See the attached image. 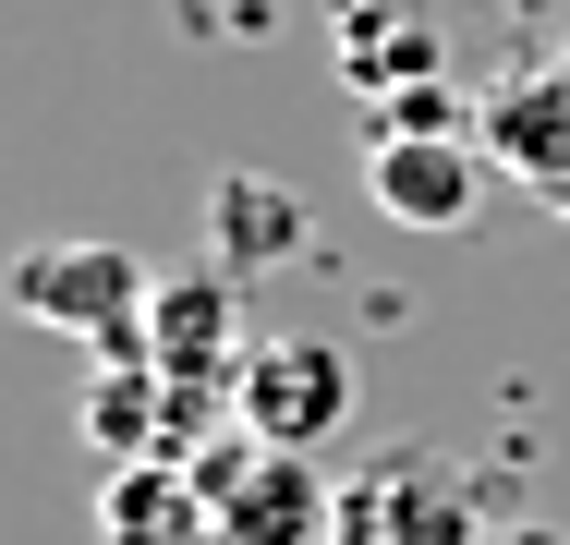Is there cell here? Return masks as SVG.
I'll use <instances>...</instances> for the list:
<instances>
[{"mask_svg": "<svg viewBox=\"0 0 570 545\" xmlns=\"http://www.w3.org/2000/svg\"><path fill=\"white\" fill-rule=\"evenodd\" d=\"M146 364L170 388H243V279L195 267V279H158L146 304Z\"/></svg>", "mask_w": 570, "mask_h": 545, "instance_id": "6", "label": "cell"}, {"mask_svg": "<svg viewBox=\"0 0 570 545\" xmlns=\"http://www.w3.org/2000/svg\"><path fill=\"white\" fill-rule=\"evenodd\" d=\"M485 509L438 448H389L341 485V545H473Z\"/></svg>", "mask_w": 570, "mask_h": 545, "instance_id": "4", "label": "cell"}, {"mask_svg": "<svg viewBox=\"0 0 570 545\" xmlns=\"http://www.w3.org/2000/svg\"><path fill=\"white\" fill-rule=\"evenodd\" d=\"M207 242H219L230 279H255V267H292L304 242H316V218L292 182H267V170H219L207 182Z\"/></svg>", "mask_w": 570, "mask_h": 545, "instance_id": "11", "label": "cell"}, {"mask_svg": "<svg viewBox=\"0 0 570 545\" xmlns=\"http://www.w3.org/2000/svg\"><path fill=\"white\" fill-rule=\"evenodd\" d=\"M559 61H570V49H559Z\"/></svg>", "mask_w": 570, "mask_h": 545, "instance_id": "16", "label": "cell"}, {"mask_svg": "<svg viewBox=\"0 0 570 545\" xmlns=\"http://www.w3.org/2000/svg\"><path fill=\"white\" fill-rule=\"evenodd\" d=\"M86 436H98L110 473H134V460H195L183 448V388L158 364H86Z\"/></svg>", "mask_w": 570, "mask_h": 545, "instance_id": "9", "label": "cell"}, {"mask_svg": "<svg viewBox=\"0 0 570 545\" xmlns=\"http://www.w3.org/2000/svg\"><path fill=\"white\" fill-rule=\"evenodd\" d=\"M98 534H110V545H230L219 534V497L195 485V460L98 473Z\"/></svg>", "mask_w": 570, "mask_h": 545, "instance_id": "8", "label": "cell"}, {"mask_svg": "<svg viewBox=\"0 0 570 545\" xmlns=\"http://www.w3.org/2000/svg\"><path fill=\"white\" fill-rule=\"evenodd\" d=\"M485 146L473 133H364V207L389 230H461L485 195Z\"/></svg>", "mask_w": 570, "mask_h": 545, "instance_id": "5", "label": "cell"}, {"mask_svg": "<svg viewBox=\"0 0 570 545\" xmlns=\"http://www.w3.org/2000/svg\"><path fill=\"white\" fill-rule=\"evenodd\" d=\"M547 218H559V230H570V195H547Z\"/></svg>", "mask_w": 570, "mask_h": 545, "instance_id": "14", "label": "cell"}, {"mask_svg": "<svg viewBox=\"0 0 570 545\" xmlns=\"http://www.w3.org/2000/svg\"><path fill=\"white\" fill-rule=\"evenodd\" d=\"M12 304L61 339H86L98 364H146V267L121 242H24L12 255Z\"/></svg>", "mask_w": 570, "mask_h": 545, "instance_id": "1", "label": "cell"}, {"mask_svg": "<svg viewBox=\"0 0 570 545\" xmlns=\"http://www.w3.org/2000/svg\"><path fill=\"white\" fill-rule=\"evenodd\" d=\"M485 545H570L559 522H522V534H485Z\"/></svg>", "mask_w": 570, "mask_h": 545, "instance_id": "13", "label": "cell"}, {"mask_svg": "<svg viewBox=\"0 0 570 545\" xmlns=\"http://www.w3.org/2000/svg\"><path fill=\"white\" fill-rule=\"evenodd\" d=\"M473 146L534 182V195H570V61H534V73H498L485 109H473Z\"/></svg>", "mask_w": 570, "mask_h": 545, "instance_id": "7", "label": "cell"}, {"mask_svg": "<svg viewBox=\"0 0 570 545\" xmlns=\"http://www.w3.org/2000/svg\"><path fill=\"white\" fill-rule=\"evenodd\" d=\"M328 61H341V86L364 109L401 98V86H438L450 73V37L425 24V12H389V0H352L341 24H328Z\"/></svg>", "mask_w": 570, "mask_h": 545, "instance_id": "10", "label": "cell"}, {"mask_svg": "<svg viewBox=\"0 0 570 545\" xmlns=\"http://www.w3.org/2000/svg\"><path fill=\"white\" fill-rule=\"evenodd\" d=\"M328 545H341V534H328Z\"/></svg>", "mask_w": 570, "mask_h": 545, "instance_id": "15", "label": "cell"}, {"mask_svg": "<svg viewBox=\"0 0 570 545\" xmlns=\"http://www.w3.org/2000/svg\"><path fill=\"white\" fill-rule=\"evenodd\" d=\"M195 485L219 497L230 545H328L341 534V485H328L304 448H267V436H243V425L195 448Z\"/></svg>", "mask_w": 570, "mask_h": 545, "instance_id": "2", "label": "cell"}, {"mask_svg": "<svg viewBox=\"0 0 570 545\" xmlns=\"http://www.w3.org/2000/svg\"><path fill=\"white\" fill-rule=\"evenodd\" d=\"M473 109H485V98H461L450 73H438V86H401V98H376V109H364V133H473Z\"/></svg>", "mask_w": 570, "mask_h": 545, "instance_id": "12", "label": "cell"}, {"mask_svg": "<svg viewBox=\"0 0 570 545\" xmlns=\"http://www.w3.org/2000/svg\"><path fill=\"white\" fill-rule=\"evenodd\" d=\"M341 425H352V351H341V339H316V327H267V339H243V436L316 460Z\"/></svg>", "mask_w": 570, "mask_h": 545, "instance_id": "3", "label": "cell"}]
</instances>
